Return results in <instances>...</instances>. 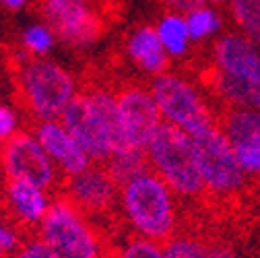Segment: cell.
Listing matches in <instances>:
<instances>
[{
	"instance_id": "1",
	"label": "cell",
	"mask_w": 260,
	"mask_h": 258,
	"mask_svg": "<svg viewBox=\"0 0 260 258\" xmlns=\"http://www.w3.org/2000/svg\"><path fill=\"white\" fill-rule=\"evenodd\" d=\"M207 85L221 110L260 112V46L236 29H225L209 48Z\"/></svg>"
},
{
	"instance_id": "2",
	"label": "cell",
	"mask_w": 260,
	"mask_h": 258,
	"mask_svg": "<svg viewBox=\"0 0 260 258\" xmlns=\"http://www.w3.org/2000/svg\"><path fill=\"white\" fill-rule=\"evenodd\" d=\"M118 217L133 236L166 244L180 232V199L147 170L120 186Z\"/></svg>"
},
{
	"instance_id": "3",
	"label": "cell",
	"mask_w": 260,
	"mask_h": 258,
	"mask_svg": "<svg viewBox=\"0 0 260 258\" xmlns=\"http://www.w3.org/2000/svg\"><path fill=\"white\" fill-rule=\"evenodd\" d=\"M15 89L19 108L34 122L60 120L79 95L81 83L73 69L54 58H15Z\"/></svg>"
},
{
	"instance_id": "4",
	"label": "cell",
	"mask_w": 260,
	"mask_h": 258,
	"mask_svg": "<svg viewBox=\"0 0 260 258\" xmlns=\"http://www.w3.org/2000/svg\"><path fill=\"white\" fill-rule=\"evenodd\" d=\"M60 122L93 164H106L114 153L124 151L116 91L106 85L81 87L79 95L60 116Z\"/></svg>"
},
{
	"instance_id": "5",
	"label": "cell",
	"mask_w": 260,
	"mask_h": 258,
	"mask_svg": "<svg viewBox=\"0 0 260 258\" xmlns=\"http://www.w3.org/2000/svg\"><path fill=\"white\" fill-rule=\"evenodd\" d=\"M149 89L164 124L178 128L188 137H197L219 124L221 108L213 104V95L192 77L172 69L151 79Z\"/></svg>"
},
{
	"instance_id": "6",
	"label": "cell",
	"mask_w": 260,
	"mask_h": 258,
	"mask_svg": "<svg viewBox=\"0 0 260 258\" xmlns=\"http://www.w3.org/2000/svg\"><path fill=\"white\" fill-rule=\"evenodd\" d=\"M36 236L62 258H110L112 250L102 225L64 195L54 197Z\"/></svg>"
},
{
	"instance_id": "7",
	"label": "cell",
	"mask_w": 260,
	"mask_h": 258,
	"mask_svg": "<svg viewBox=\"0 0 260 258\" xmlns=\"http://www.w3.org/2000/svg\"><path fill=\"white\" fill-rule=\"evenodd\" d=\"M145 155L151 172L164 180L180 201L194 203L207 197L192 137L170 124H161Z\"/></svg>"
},
{
	"instance_id": "8",
	"label": "cell",
	"mask_w": 260,
	"mask_h": 258,
	"mask_svg": "<svg viewBox=\"0 0 260 258\" xmlns=\"http://www.w3.org/2000/svg\"><path fill=\"white\" fill-rule=\"evenodd\" d=\"M192 141L197 149V161L207 197L217 201H232L242 197L252 182L244 174L234 147L227 141L221 126L217 124L209 128L192 137Z\"/></svg>"
},
{
	"instance_id": "9",
	"label": "cell",
	"mask_w": 260,
	"mask_h": 258,
	"mask_svg": "<svg viewBox=\"0 0 260 258\" xmlns=\"http://www.w3.org/2000/svg\"><path fill=\"white\" fill-rule=\"evenodd\" d=\"M40 11L58 42L77 52L93 48L106 31V15L87 0H40Z\"/></svg>"
},
{
	"instance_id": "10",
	"label": "cell",
	"mask_w": 260,
	"mask_h": 258,
	"mask_svg": "<svg viewBox=\"0 0 260 258\" xmlns=\"http://www.w3.org/2000/svg\"><path fill=\"white\" fill-rule=\"evenodd\" d=\"M0 176L3 180L36 184L50 192H56L64 182L31 128H25L0 149Z\"/></svg>"
},
{
	"instance_id": "11",
	"label": "cell",
	"mask_w": 260,
	"mask_h": 258,
	"mask_svg": "<svg viewBox=\"0 0 260 258\" xmlns=\"http://www.w3.org/2000/svg\"><path fill=\"white\" fill-rule=\"evenodd\" d=\"M114 91L124 149L145 153L157 128L164 124L149 83L143 85L139 81H128Z\"/></svg>"
},
{
	"instance_id": "12",
	"label": "cell",
	"mask_w": 260,
	"mask_h": 258,
	"mask_svg": "<svg viewBox=\"0 0 260 258\" xmlns=\"http://www.w3.org/2000/svg\"><path fill=\"white\" fill-rule=\"evenodd\" d=\"M62 195L71 199L93 221L118 215L120 186L104 164H91L81 174L62 182Z\"/></svg>"
},
{
	"instance_id": "13",
	"label": "cell",
	"mask_w": 260,
	"mask_h": 258,
	"mask_svg": "<svg viewBox=\"0 0 260 258\" xmlns=\"http://www.w3.org/2000/svg\"><path fill=\"white\" fill-rule=\"evenodd\" d=\"M219 126L232 143L234 153L250 182H260V112L246 108H223Z\"/></svg>"
},
{
	"instance_id": "14",
	"label": "cell",
	"mask_w": 260,
	"mask_h": 258,
	"mask_svg": "<svg viewBox=\"0 0 260 258\" xmlns=\"http://www.w3.org/2000/svg\"><path fill=\"white\" fill-rule=\"evenodd\" d=\"M31 133L36 135L40 145L44 147L46 155L56 166L62 180L73 178L87 170L93 161L77 143V139L67 131L60 120H40L31 124Z\"/></svg>"
},
{
	"instance_id": "15",
	"label": "cell",
	"mask_w": 260,
	"mask_h": 258,
	"mask_svg": "<svg viewBox=\"0 0 260 258\" xmlns=\"http://www.w3.org/2000/svg\"><path fill=\"white\" fill-rule=\"evenodd\" d=\"M54 192L40 188L29 182H17V180H3L0 188V207L7 211V215L19 225L23 232H34L40 228V223L48 215Z\"/></svg>"
},
{
	"instance_id": "16",
	"label": "cell",
	"mask_w": 260,
	"mask_h": 258,
	"mask_svg": "<svg viewBox=\"0 0 260 258\" xmlns=\"http://www.w3.org/2000/svg\"><path fill=\"white\" fill-rule=\"evenodd\" d=\"M124 56L145 79H155L172 71V60L161 46L153 23H141L133 27L124 38Z\"/></svg>"
},
{
	"instance_id": "17",
	"label": "cell",
	"mask_w": 260,
	"mask_h": 258,
	"mask_svg": "<svg viewBox=\"0 0 260 258\" xmlns=\"http://www.w3.org/2000/svg\"><path fill=\"white\" fill-rule=\"evenodd\" d=\"M157 38L164 46V50L168 52L172 62H180L186 60L190 56L192 50V40H190V31H188V23H186V15L180 13H161L157 17V21L153 23Z\"/></svg>"
},
{
	"instance_id": "18",
	"label": "cell",
	"mask_w": 260,
	"mask_h": 258,
	"mask_svg": "<svg viewBox=\"0 0 260 258\" xmlns=\"http://www.w3.org/2000/svg\"><path fill=\"white\" fill-rule=\"evenodd\" d=\"M190 40L194 46H205L213 44L223 31H225V17L219 7H213L205 3L203 7L194 9L186 15Z\"/></svg>"
},
{
	"instance_id": "19",
	"label": "cell",
	"mask_w": 260,
	"mask_h": 258,
	"mask_svg": "<svg viewBox=\"0 0 260 258\" xmlns=\"http://www.w3.org/2000/svg\"><path fill=\"white\" fill-rule=\"evenodd\" d=\"M56 46L58 36L44 19L27 23L19 36V48L29 58H50Z\"/></svg>"
},
{
	"instance_id": "20",
	"label": "cell",
	"mask_w": 260,
	"mask_h": 258,
	"mask_svg": "<svg viewBox=\"0 0 260 258\" xmlns=\"http://www.w3.org/2000/svg\"><path fill=\"white\" fill-rule=\"evenodd\" d=\"M225 7L232 29L260 46V0H230Z\"/></svg>"
},
{
	"instance_id": "21",
	"label": "cell",
	"mask_w": 260,
	"mask_h": 258,
	"mask_svg": "<svg viewBox=\"0 0 260 258\" xmlns=\"http://www.w3.org/2000/svg\"><path fill=\"white\" fill-rule=\"evenodd\" d=\"M104 166L108 168V172L112 174V178L118 182V186H122L124 182L133 180V178L141 176L143 172L151 170L149 168V161H147V155L141 153V151H130V149H124V151L114 153Z\"/></svg>"
},
{
	"instance_id": "22",
	"label": "cell",
	"mask_w": 260,
	"mask_h": 258,
	"mask_svg": "<svg viewBox=\"0 0 260 258\" xmlns=\"http://www.w3.org/2000/svg\"><path fill=\"white\" fill-rule=\"evenodd\" d=\"M166 258H213V244L194 236L178 232L172 240L164 244Z\"/></svg>"
},
{
	"instance_id": "23",
	"label": "cell",
	"mask_w": 260,
	"mask_h": 258,
	"mask_svg": "<svg viewBox=\"0 0 260 258\" xmlns=\"http://www.w3.org/2000/svg\"><path fill=\"white\" fill-rule=\"evenodd\" d=\"M110 258H166V256H164V244L128 234L112 246Z\"/></svg>"
},
{
	"instance_id": "24",
	"label": "cell",
	"mask_w": 260,
	"mask_h": 258,
	"mask_svg": "<svg viewBox=\"0 0 260 258\" xmlns=\"http://www.w3.org/2000/svg\"><path fill=\"white\" fill-rule=\"evenodd\" d=\"M25 232L0 207V258H11L25 242Z\"/></svg>"
},
{
	"instance_id": "25",
	"label": "cell",
	"mask_w": 260,
	"mask_h": 258,
	"mask_svg": "<svg viewBox=\"0 0 260 258\" xmlns=\"http://www.w3.org/2000/svg\"><path fill=\"white\" fill-rule=\"evenodd\" d=\"M23 131V110L17 104L0 102V149Z\"/></svg>"
},
{
	"instance_id": "26",
	"label": "cell",
	"mask_w": 260,
	"mask_h": 258,
	"mask_svg": "<svg viewBox=\"0 0 260 258\" xmlns=\"http://www.w3.org/2000/svg\"><path fill=\"white\" fill-rule=\"evenodd\" d=\"M11 258H62V256L56 254L44 240H40L34 234V236L25 238V242L19 246V250Z\"/></svg>"
},
{
	"instance_id": "27",
	"label": "cell",
	"mask_w": 260,
	"mask_h": 258,
	"mask_svg": "<svg viewBox=\"0 0 260 258\" xmlns=\"http://www.w3.org/2000/svg\"><path fill=\"white\" fill-rule=\"evenodd\" d=\"M153 3L164 11V13H180V15H188L190 11L203 7L207 0H153Z\"/></svg>"
},
{
	"instance_id": "28",
	"label": "cell",
	"mask_w": 260,
	"mask_h": 258,
	"mask_svg": "<svg viewBox=\"0 0 260 258\" xmlns=\"http://www.w3.org/2000/svg\"><path fill=\"white\" fill-rule=\"evenodd\" d=\"M213 258H250L227 244H213Z\"/></svg>"
},
{
	"instance_id": "29",
	"label": "cell",
	"mask_w": 260,
	"mask_h": 258,
	"mask_svg": "<svg viewBox=\"0 0 260 258\" xmlns=\"http://www.w3.org/2000/svg\"><path fill=\"white\" fill-rule=\"evenodd\" d=\"M31 3V0H0V7H3L5 11L9 13H21L27 9V5Z\"/></svg>"
},
{
	"instance_id": "30",
	"label": "cell",
	"mask_w": 260,
	"mask_h": 258,
	"mask_svg": "<svg viewBox=\"0 0 260 258\" xmlns=\"http://www.w3.org/2000/svg\"><path fill=\"white\" fill-rule=\"evenodd\" d=\"M87 3H89V5H93L95 9H100V11L104 13V11L110 7V3H112V0H87Z\"/></svg>"
},
{
	"instance_id": "31",
	"label": "cell",
	"mask_w": 260,
	"mask_h": 258,
	"mask_svg": "<svg viewBox=\"0 0 260 258\" xmlns=\"http://www.w3.org/2000/svg\"><path fill=\"white\" fill-rule=\"evenodd\" d=\"M207 3L213 5V7H219V9H221V7H225L227 3H230V0H207Z\"/></svg>"
}]
</instances>
